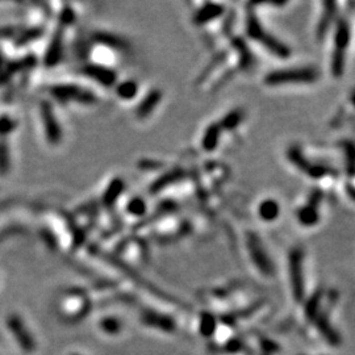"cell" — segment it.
I'll list each match as a JSON object with an SVG mask.
<instances>
[{
  "label": "cell",
  "instance_id": "cell-5",
  "mask_svg": "<svg viewBox=\"0 0 355 355\" xmlns=\"http://www.w3.org/2000/svg\"><path fill=\"white\" fill-rule=\"evenodd\" d=\"M288 159L294 163L296 167H299V170H302L303 172H305L307 175L312 176V178H323L327 174H329L330 170H328L327 167L320 165H313L303 155L302 150L296 146H292L291 149H288Z\"/></svg>",
  "mask_w": 355,
  "mask_h": 355
},
{
  "label": "cell",
  "instance_id": "cell-8",
  "mask_svg": "<svg viewBox=\"0 0 355 355\" xmlns=\"http://www.w3.org/2000/svg\"><path fill=\"white\" fill-rule=\"evenodd\" d=\"M220 133H221V128L219 124H212L211 126H208V129L205 130L204 137H203V149L204 150H215L219 145Z\"/></svg>",
  "mask_w": 355,
  "mask_h": 355
},
{
  "label": "cell",
  "instance_id": "cell-11",
  "mask_svg": "<svg viewBox=\"0 0 355 355\" xmlns=\"http://www.w3.org/2000/svg\"><path fill=\"white\" fill-rule=\"evenodd\" d=\"M242 118H244V112L241 111V109H234V111L228 113V115L221 120L219 125L221 129L232 130L242 121Z\"/></svg>",
  "mask_w": 355,
  "mask_h": 355
},
{
  "label": "cell",
  "instance_id": "cell-13",
  "mask_svg": "<svg viewBox=\"0 0 355 355\" xmlns=\"http://www.w3.org/2000/svg\"><path fill=\"white\" fill-rule=\"evenodd\" d=\"M345 70V53L342 51H334L333 57H332V71L333 75L340 78L344 75Z\"/></svg>",
  "mask_w": 355,
  "mask_h": 355
},
{
  "label": "cell",
  "instance_id": "cell-15",
  "mask_svg": "<svg viewBox=\"0 0 355 355\" xmlns=\"http://www.w3.org/2000/svg\"><path fill=\"white\" fill-rule=\"evenodd\" d=\"M346 188H348V190H346V191H348L349 196L352 197L353 200L355 201V187H353V186H350V184H349V186L346 187Z\"/></svg>",
  "mask_w": 355,
  "mask_h": 355
},
{
  "label": "cell",
  "instance_id": "cell-16",
  "mask_svg": "<svg viewBox=\"0 0 355 355\" xmlns=\"http://www.w3.org/2000/svg\"><path fill=\"white\" fill-rule=\"evenodd\" d=\"M350 100H352L353 104L355 105V90L352 92V96H350Z\"/></svg>",
  "mask_w": 355,
  "mask_h": 355
},
{
  "label": "cell",
  "instance_id": "cell-14",
  "mask_svg": "<svg viewBox=\"0 0 355 355\" xmlns=\"http://www.w3.org/2000/svg\"><path fill=\"white\" fill-rule=\"evenodd\" d=\"M345 151L348 155V170L350 175H355V146L348 144L345 146Z\"/></svg>",
  "mask_w": 355,
  "mask_h": 355
},
{
  "label": "cell",
  "instance_id": "cell-9",
  "mask_svg": "<svg viewBox=\"0 0 355 355\" xmlns=\"http://www.w3.org/2000/svg\"><path fill=\"white\" fill-rule=\"evenodd\" d=\"M298 219L299 223H302L305 226H312L315 224L319 223V212H317V207L309 203L308 205H305L303 208L298 211Z\"/></svg>",
  "mask_w": 355,
  "mask_h": 355
},
{
  "label": "cell",
  "instance_id": "cell-6",
  "mask_svg": "<svg viewBox=\"0 0 355 355\" xmlns=\"http://www.w3.org/2000/svg\"><path fill=\"white\" fill-rule=\"evenodd\" d=\"M224 12L223 5L215 3H208L205 4L204 7L201 8L200 11L197 12L196 16L194 17L196 24H205V22L211 21L213 18L219 17L220 14Z\"/></svg>",
  "mask_w": 355,
  "mask_h": 355
},
{
  "label": "cell",
  "instance_id": "cell-4",
  "mask_svg": "<svg viewBox=\"0 0 355 355\" xmlns=\"http://www.w3.org/2000/svg\"><path fill=\"white\" fill-rule=\"evenodd\" d=\"M248 248L250 251V257L253 259V262L255 266L262 271L265 275H273L274 274V266L270 261V258L266 254L265 249H263L261 240L258 237L253 233L248 234Z\"/></svg>",
  "mask_w": 355,
  "mask_h": 355
},
{
  "label": "cell",
  "instance_id": "cell-3",
  "mask_svg": "<svg viewBox=\"0 0 355 355\" xmlns=\"http://www.w3.org/2000/svg\"><path fill=\"white\" fill-rule=\"evenodd\" d=\"M290 273L292 291L295 299L300 302L304 296V279H303V251L294 249L290 253Z\"/></svg>",
  "mask_w": 355,
  "mask_h": 355
},
{
  "label": "cell",
  "instance_id": "cell-12",
  "mask_svg": "<svg viewBox=\"0 0 355 355\" xmlns=\"http://www.w3.org/2000/svg\"><path fill=\"white\" fill-rule=\"evenodd\" d=\"M324 7L327 8V9H325V16L321 18V21H320L319 24V29H317L319 36H321V34L325 33L328 25H329L330 20L333 18L334 13H336V3H324Z\"/></svg>",
  "mask_w": 355,
  "mask_h": 355
},
{
  "label": "cell",
  "instance_id": "cell-2",
  "mask_svg": "<svg viewBox=\"0 0 355 355\" xmlns=\"http://www.w3.org/2000/svg\"><path fill=\"white\" fill-rule=\"evenodd\" d=\"M248 34L251 38L259 41L263 46L267 47L271 53H274L275 55H278V57L287 58L291 55L290 49H288L286 45H283V43L278 41L275 37H273L271 34L265 32V29L259 24V21L257 20L254 14H250L248 17Z\"/></svg>",
  "mask_w": 355,
  "mask_h": 355
},
{
  "label": "cell",
  "instance_id": "cell-7",
  "mask_svg": "<svg viewBox=\"0 0 355 355\" xmlns=\"http://www.w3.org/2000/svg\"><path fill=\"white\" fill-rule=\"evenodd\" d=\"M349 41H350V26L346 20H341L338 22L337 30H336V50L345 53Z\"/></svg>",
  "mask_w": 355,
  "mask_h": 355
},
{
  "label": "cell",
  "instance_id": "cell-10",
  "mask_svg": "<svg viewBox=\"0 0 355 355\" xmlns=\"http://www.w3.org/2000/svg\"><path fill=\"white\" fill-rule=\"evenodd\" d=\"M280 213V207L273 199L265 200L259 205V216L266 221H273Z\"/></svg>",
  "mask_w": 355,
  "mask_h": 355
},
{
  "label": "cell",
  "instance_id": "cell-1",
  "mask_svg": "<svg viewBox=\"0 0 355 355\" xmlns=\"http://www.w3.org/2000/svg\"><path fill=\"white\" fill-rule=\"evenodd\" d=\"M320 72L315 67H296L276 70L270 72L265 78L269 86H279L286 83H311L319 79Z\"/></svg>",
  "mask_w": 355,
  "mask_h": 355
}]
</instances>
